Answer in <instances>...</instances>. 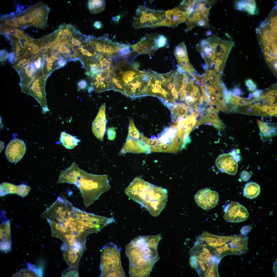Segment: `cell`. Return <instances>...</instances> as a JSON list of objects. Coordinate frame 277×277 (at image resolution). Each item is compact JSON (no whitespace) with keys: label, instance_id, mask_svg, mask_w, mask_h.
I'll use <instances>...</instances> for the list:
<instances>
[{"label":"cell","instance_id":"cell-29","mask_svg":"<svg viewBox=\"0 0 277 277\" xmlns=\"http://www.w3.org/2000/svg\"><path fill=\"white\" fill-rule=\"evenodd\" d=\"M60 141L62 145L68 149H72L76 147L81 140L65 132H62L60 135Z\"/></svg>","mask_w":277,"mask_h":277},{"label":"cell","instance_id":"cell-31","mask_svg":"<svg viewBox=\"0 0 277 277\" xmlns=\"http://www.w3.org/2000/svg\"><path fill=\"white\" fill-rule=\"evenodd\" d=\"M260 187L257 183L251 182L246 184L243 190V195L252 199L258 196L260 192Z\"/></svg>","mask_w":277,"mask_h":277},{"label":"cell","instance_id":"cell-37","mask_svg":"<svg viewBox=\"0 0 277 277\" xmlns=\"http://www.w3.org/2000/svg\"><path fill=\"white\" fill-rule=\"evenodd\" d=\"M140 137V133L136 127L133 119L132 118H130L128 134L127 138H131L135 140H138Z\"/></svg>","mask_w":277,"mask_h":277},{"label":"cell","instance_id":"cell-8","mask_svg":"<svg viewBox=\"0 0 277 277\" xmlns=\"http://www.w3.org/2000/svg\"><path fill=\"white\" fill-rule=\"evenodd\" d=\"M156 138L158 141L156 146L157 152L176 153L186 146L184 139L179 135L175 125L164 128Z\"/></svg>","mask_w":277,"mask_h":277},{"label":"cell","instance_id":"cell-10","mask_svg":"<svg viewBox=\"0 0 277 277\" xmlns=\"http://www.w3.org/2000/svg\"><path fill=\"white\" fill-rule=\"evenodd\" d=\"M165 11H156L140 6L137 8L132 24L136 29L146 27L151 28L160 26L164 20Z\"/></svg>","mask_w":277,"mask_h":277},{"label":"cell","instance_id":"cell-40","mask_svg":"<svg viewBox=\"0 0 277 277\" xmlns=\"http://www.w3.org/2000/svg\"><path fill=\"white\" fill-rule=\"evenodd\" d=\"M62 276V277L78 276L79 273L77 269L70 267L63 272Z\"/></svg>","mask_w":277,"mask_h":277},{"label":"cell","instance_id":"cell-3","mask_svg":"<svg viewBox=\"0 0 277 277\" xmlns=\"http://www.w3.org/2000/svg\"><path fill=\"white\" fill-rule=\"evenodd\" d=\"M150 77L145 96L157 97L166 106L179 100V94L175 84L174 71L165 74L157 73L150 69L146 71Z\"/></svg>","mask_w":277,"mask_h":277},{"label":"cell","instance_id":"cell-1","mask_svg":"<svg viewBox=\"0 0 277 277\" xmlns=\"http://www.w3.org/2000/svg\"><path fill=\"white\" fill-rule=\"evenodd\" d=\"M40 216L47 220L52 236L64 241L67 250L80 251L86 248L88 235L100 231L114 222L113 217L87 213L74 206L63 195L58 197Z\"/></svg>","mask_w":277,"mask_h":277},{"label":"cell","instance_id":"cell-33","mask_svg":"<svg viewBox=\"0 0 277 277\" xmlns=\"http://www.w3.org/2000/svg\"><path fill=\"white\" fill-rule=\"evenodd\" d=\"M105 2L104 0H89L88 7L91 13L96 14L103 11L105 8Z\"/></svg>","mask_w":277,"mask_h":277},{"label":"cell","instance_id":"cell-49","mask_svg":"<svg viewBox=\"0 0 277 277\" xmlns=\"http://www.w3.org/2000/svg\"><path fill=\"white\" fill-rule=\"evenodd\" d=\"M93 26L97 29H100L102 28V23L99 21H96L94 22Z\"/></svg>","mask_w":277,"mask_h":277},{"label":"cell","instance_id":"cell-35","mask_svg":"<svg viewBox=\"0 0 277 277\" xmlns=\"http://www.w3.org/2000/svg\"><path fill=\"white\" fill-rule=\"evenodd\" d=\"M174 54L177 62L189 58L184 42H182L175 47Z\"/></svg>","mask_w":277,"mask_h":277},{"label":"cell","instance_id":"cell-36","mask_svg":"<svg viewBox=\"0 0 277 277\" xmlns=\"http://www.w3.org/2000/svg\"><path fill=\"white\" fill-rule=\"evenodd\" d=\"M17 185L6 182L1 183L0 185V195L1 196L6 194H16Z\"/></svg>","mask_w":277,"mask_h":277},{"label":"cell","instance_id":"cell-38","mask_svg":"<svg viewBox=\"0 0 277 277\" xmlns=\"http://www.w3.org/2000/svg\"><path fill=\"white\" fill-rule=\"evenodd\" d=\"M31 190V187L25 184L17 185L16 194L22 197L26 196Z\"/></svg>","mask_w":277,"mask_h":277},{"label":"cell","instance_id":"cell-20","mask_svg":"<svg viewBox=\"0 0 277 277\" xmlns=\"http://www.w3.org/2000/svg\"><path fill=\"white\" fill-rule=\"evenodd\" d=\"M105 109L106 105L104 103L101 106L97 115L92 123L93 133L95 136L101 141H103L106 129Z\"/></svg>","mask_w":277,"mask_h":277},{"label":"cell","instance_id":"cell-12","mask_svg":"<svg viewBox=\"0 0 277 277\" xmlns=\"http://www.w3.org/2000/svg\"><path fill=\"white\" fill-rule=\"evenodd\" d=\"M50 10V8L47 5L40 2L23 12L31 19V25L44 29L46 27Z\"/></svg>","mask_w":277,"mask_h":277},{"label":"cell","instance_id":"cell-52","mask_svg":"<svg viewBox=\"0 0 277 277\" xmlns=\"http://www.w3.org/2000/svg\"><path fill=\"white\" fill-rule=\"evenodd\" d=\"M120 19V16L119 15L112 17V20L113 21L115 22H118Z\"/></svg>","mask_w":277,"mask_h":277},{"label":"cell","instance_id":"cell-45","mask_svg":"<svg viewBox=\"0 0 277 277\" xmlns=\"http://www.w3.org/2000/svg\"><path fill=\"white\" fill-rule=\"evenodd\" d=\"M252 172H248L246 171H243L241 174V177L245 181H247L251 176Z\"/></svg>","mask_w":277,"mask_h":277},{"label":"cell","instance_id":"cell-44","mask_svg":"<svg viewBox=\"0 0 277 277\" xmlns=\"http://www.w3.org/2000/svg\"><path fill=\"white\" fill-rule=\"evenodd\" d=\"M252 228V226L250 225L243 226L240 230L241 234L243 235L246 236L250 232Z\"/></svg>","mask_w":277,"mask_h":277},{"label":"cell","instance_id":"cell-53","mask_svg":"<svg viewBox=\"0 0 277 277\" xmlns=\"http://www.w3.org/2000/svg\"><path fill=\"white\" fill-rule=\"evenodd\" d=\"M0 152H1L4 148V143L2 141H0Z\"/></svg>","mask_w":277,"mask_h":277},{"label":"cell","instance_id":"cell-11","mask_svg":"<svg viewBox=\"0 0 277 277\" xmlns=\"http://www.w3.org/2000/svg\"><path fill=\"white\" fill-rule=\"evenodd\" d=\"M150 77L146 72L135 76L124 87L122 94L133 98L145 96Z\"/></svg>","mask_w":277,"mask_h":277},{"label":"cell","instance_id":"cell-25","mask_svg":"<svg viewBox=\"0 0 277 277\" xmlns=\"http://www.w3.org/2000/svg\"><path fill=\"white\" fill-rule=\"evenodd\" d=\"M257 122L260 129V138L263 142L270 141L273 137L276 135V123L263 122L258 120Z\"/></svg>","mask_w":277,"mask_h":277},{"label":"cell","instance_id":"cell-39","mask_svg":"<svg viewBox=\"0 0 277 277\" xmlns=\"http://www.w3.org/2000/svg\"><path fill=\"white\" fill-rule=\"evenodd\" d=\"M155 43L158 48L165 46L167 40L166 37L162 35H156L155 38Z\"/></svg>","mask_w":277,"mask_h":277},{"label":"cell","instance_id":"cell-27","mask_svg":"<svg viewBox=\"0 0 277 277\" xmlns=\"http://www.w3.org/2000/svg\"><path fill=\"white\" fill-rule=\"evenodd\" d=\"M127 153H144L142 147L138 140L127 138L126 142L119 153L121 155Z\"/></svg>","mask_w":277,"mask_h":277},{"label":"cell","instance_id":"cell-28","mask_svg":"<svg viewBox=\"0 0 277 277\" xmlns=\"http://www.w3.org/2000/svg\"><path fill=\"white\" fill-rule=\"evenodd\" d=\"M28 268L22 269L13 274L12 277H39L42 276V271L40 268H36L34 265L27 264Z\"/></svg>","mask_w":277,"mask_h":277},{"label":"cell","instance_id":"cell-6","mask_svg":"<svg viewBox=\"0 0 277 277\" xmlns=\"http://www.w3.org/2000/svg\"><path fill=\"white\" fill-rule=\"evenodd\" d=\"M167 200V190L151 183L140 192L137 203L156 217L164 208Z\"/></svg>","mask_w":277,"mask_h":277},{"label":"cell","instance_id":"cell-22","mask_svg":"<svg viewBox=\"0 0 277 277\" xmlns=\"http://www.w3.org/2000/svg\"><path fill=\"white\" fill-rule=\"evenodd\" d=\"M206 92L211 105L216 106L218 110L225 112H228V109L222 95L216 90L211 85L206 84L205 89Z\"/></svg>","mask_w":277,"mask_h":277},{"label":"cell","instance_id":"cell-15","mask_svg":"<svg viewBox=\"0 0 277 277\" xmlns=\"http://www.w3.org/2000/svg\"><path fill=\"white\" fill-rule=\"evenodd\" d=\"M26 150V144L23 141L19 138L14 139L7 145L5 155L9 161L16 163L23 157Z\"/></svg>","mask_w":277,"mask_h":277},{"label":"cell","instance_id":"cell-18","mask_svg":"<svg viewBox=\"0 0 277 277\" xmlns=\"http://www.w3.org/2000/svg\"><path fill=\"white\" fill-rule=\"evenodd\" d=\"M218 111L210 106L205 109L203 112L199 113L200 116V121L198 122L199 125L207 123L212 125L219 131L223 130L225 127L224 124L219 118Z\"/></svg>","mask_w":277,"mask_h":277},{"label":"cell","instance_id":"cell-2","mask_svg":"<svg viewBox=\"0 0 277 277\" xmlns=\"http://www.w3.org/2000/svg\"><path fill=\"white\" fill-rule=\"evenodd\" d=\"M160 234L139 236L125 246V253L129 262L130 277H148L155 262L159 259L157 247L161 239Z\"/></svg>","mask_w":277,"mask_h":277},{"label":"cell","instance_id":"cell-9","mask_svg":"<svg viewBox=\"0 0 277 277\" xmlns=\"http://www.w3.org/2000/svg\"><path fill=\"white\" fill-rule=\"evenodd\" d=\"M214 1L195 0L191 12L184 22L186 25V32L196 26L210 28L208 16Z\"/></svg>","mask_w":277,"mask_h":277},{"label":"cell","instance_id":"cell-17","mask_svg":"<svg viewBox=\"0 0 277 277\" xmlns=\"http://www.w3.org/2000/svg\"><path fill=\"white\" fill-rule=\"evenodd\" d=\"M112 77V71H104L94 74L91 80L94 90L96 92L100 93L113 90Z\"/></svg>","mask_w":277,"mask_h":277},{"label":"cell","instance_id":"cell-16","mask_svg":"<svg viewBox=\"0 0 277 277\" xmlns=\"http://www.w3.org/2000/svg\"><path fill=\"white\" fill-rule=\"evenodd\" d=\"M236 158L232 153L221 154L215 161L217 168L222 172L234 175L237 171L238 164Z\"/></svg>","mask_w":277,"mask_h":277},{"label":"cell","instance_id":"cell-50","mask_svg":"<svg viewBox=\"0 0 277 277\" xmlns=\"http://www.w3.org/2000/svg\"><path fill=\"white\" fill-rule=\"evenodd\" d=\"M232 92L235 95L239 96L242 93L241 90L238 88H234Z\"/></svg>","mask_w":277,"mask_h":277},{"label":"cell","instance_id":"cell-48","mask_svg":"<svg viewBox=\"0 0 277 277\" xmlns=\"http://www.w3.org/2000/svg\"><path fill=\"white\" fill-rule=\"evenodd\" d=\"M8 54L7 52L5 50H2L0 51L1 61L3 60H5L8 56Z\"/></svg>","mask_w":277,"mask_h":277},{"label":"cell","instance_id":"cell-21","mask_svg":"<svg viewBox=\"0 0 277 277\" xmlns=\"http://www.w3.org/2000/svg\"><path fill=\"white\" fill-rule=\"evenodd\" d=\"M81 170L76 162H73L69 167L61 171L57 183H67L75 184Z\"/></svg>","mask_w":277,"mask_h":277},{"label":"cell","instance_id":"cell-34","mask_svg":"<svg viewBox=\"0 0 277 277\" xmlns=\"http://www.w3.org/2000/svg\"><path fill=\"white\" fill-rule=\"evenodd\" d=\"M221 75L216 73L213 70H210L208 80L210 83L214 87L215 90L223 96L222 90L220 84L221 81Z\"/></svg>","mask_w":277,"mask_h":277},{"label":"cell","instance_id":"cell-24","mask_svg":"<svg viewBox=\"0 0 277 277\" xmlns=\"http://www.w3.org/2000/svg\"><path fill=\"white\" fill-rule=\"evenodd\" d=\"M248 237L241 235H233L231 241V252L232 254L241 255L248 251Z\"/></svg>","mask_w":277,"mask_h":277},{"label":"cell","instance_id":"cell-51","mask_svg":"<svg viewBox=\"0 0 277 277\" xmlns=\"http://www.w3.org/2000/svg\"><path fill=\"white\" fill-rule=\"evenodd\" d=\"M53 65V64L52 62L50 61H47L46 66V68L48 72H50L52 70V67Z\"/></svg>","mask_w":277,"mask_h":277},{"label":"cell","instance_id":"cell-30","mask_svg":"<svg viewBox=\"0 0 277 277\" xmlns=\"http://www.w3.org/2000/svg\"><path fill=\"white\" fill-rule=\"evenodd\" d=\"M236 6L237 9L244 10L251 15H254L258 13L256 3L255 0L239 1L236 3Z\"/></svg>","mask_w":277,"mask_h":277},{"label":"cell","instance_id":"cell-13","mask_svg":"<svg viewBox=\"0 0 277 277\" xmlns=\"http://www.w3.org/2000/svg\"><path fill=\"white\" fill-rule=\"evenodd\" d=\"M224 219L227 222H238L246 220L249 213L244 206L238 202L232 201L224 207Z\"/></svg>","mask_w":277,"mask_h":277},{"label":"cell","instance_id":"cell-46","mask_svg":"<svg viewBox=\"0 0 277 277\" xmlns=\"http://www.w3.org/2000/svg\"><path fill=\"white\" fill-rule=\"evenodd\" d=\"M77 85L79 89L84 90L87 87V83L85 80H82L78 82Z\"/></svg>","mask_w":277,"mask_h":277},{"label":"cell","instance_id":"cell-23","mask_svg":"<svg viewBox=\"0 0 277 277\" xmlns=\"http://www.w3.org/2000/svg\"><path fill=\"white\" fill-rule=\"evenodd\" d=\"M10 221L7 220L0 225V250L7 252L11 251V236Z\"/></svg>","mask_w":277,"mask_h":277},{"label":"cell","instance_id":"cell-7","mask_svg":"<svg viewBox=\"0 0 277 277\" xmlns=\"http://www.w3.org/2000/svg\"><path fill=\"white\" fill-rule=\"evenodd\" d=\"M100 269L101 277H126L122 266L120 250L112 243L103 247Z\"/></svg>","mask_w":277,"mask_h":277},{"label":"cell","instance_id":"cell-14","mask_svg":"<svg viewBox=\"0 0 277 277\" xmlns=\"http://www.w3.org/2000/svg\"><path fill=\"white\" fill-rule=\"evenodd\" d=\"M197 205L205 210H208L215 207L219 200V195L216 192L207 189L199 191L194 196Z\"/></svg>","mask_w":277,"mask_h":277},{"label":"cell","instance_id":"cell-43","mask_svg":"<svg viewBox=\"0 0 277 277\" xmlns=\"http://www.w3.org/2000/svg\"><path fill=\"white\" fill-rule=\"evenodd\" d=\"M107 134L108 139L113 140L115 138L116 135V131L114 127L109 128L107 131Z\"/></svg>","mask_w":277,"mask_h":277},{"label":"cell","instance_id":"cell-54","mask_svg":"<svg viewBox=\"0 0 277 277\" xmlns=\"http://www.w3.org/2000/svg\"><path fill=\"white\" fill-rule=\"evenodd\" d=\"M212 31L210 30L208 31L206 33V35L207 36H210L212 34Z\"/></svg>","mask_w":277,"mask_h":277},{"label":"cell","instance_id":"cell-26","mask_svg":"<svg viewBox=\"0 0 277 277\" xmlns=\"http://www.w3.org/2000/svg\"><path fill=\"white\" fill-rule=\"evenodd\" d=\"M167 107L170 111L171 116L174 122L179 118H185L189 112H190L189 107L182 103L175 102L170 105Z\"/></svg>","mask_w":277,"mask_h":277},{"label":"cell","instance_id":"cell-32","mask_svg":"<svg viewBox=\"0 0 277 277\" xmlns=\"http://www.w3.org/2000/svg\"><path fill=\"white\" fill-rule=\"evenodd\" d=\"M191 11L189 12H184L179 10L177 7H175V10L172 15V27L174 28L180 24L184 22Z\"/></svg>","mask_w":277,"mask_h":277},{"label":"cell","instance_id":"cell-4","mask_svg":"<svg viewBox=\"0 0 277 277\" xmlns=\"http://www.w3.org/2000/svg\"><path fill=\"white\" fill-rule=\"evenodd\" d=\"M74 185L80 191L85 208L92 204L102 194L111 188L107 174H93L82 170Z\"/></svg>","mask_w":277,"mask_h":277},{"label":"cell","instance_id":"cell-41","mask_svg":"<svg viewBox=\"0 0 277 277\" xmlns=\"http://www.w3.org/2000/svg\"><path fill=\"white\" fill-rule=\"evenodd\" d=\"M165 17L163 21L160 25V26H166L168 27L172 26V15L165 14Z\"/></svg>","mask_w":277,"mask_h":277},{"label":"cell","instance_id":"cell-47","mask_svg":"<svg viewBox=\"0 0 277 277\" xmlns=\"http://www.w3.org/2000/svg\"><path fill=\"white\" fill-rule=\"evenodd\" d=\"M66 61L64 58L61 56L59 57L57 62V64L60 67L64 66L66 63Z\"/></svg>","mask_w":277,"mask_h":277},{"label":"cell","instance_id":"cell-42","mask_svg":"<svg viewBox=\"0 0 277 277\" xmlns=\"http://www.w3.org/2000/svg\"><path fill=\"white\" fill-rule=\"evenodd\" d=\"M245 84L250 91L254 92L256 88V85L251 79L246 80L245 82Z\"/></svg>","mask_w":277,"mask_h":277},{"label":"cell","instance_id":"cell-5","mask_svg":"<svg viewBox=\"0 0 277 277\" xmlns=\"http://www.w3.org/2000/svg\"><path fill=\"white\" fill-rule=\"evenodd\" d=\"M277 17L276 8L274 7L256 29L259 42L269 64L277 62Z\"/></svg>","mask_w":277,"mask_h":277},{"label":"cell","instance_id":"cell-19","mask_svg":"<svg viewBox=\"0 0 277 277\" xmlns=\"http://www.w3.org/2000/svg\"><path fill=\"white\" fill-rule=\"evenodd\" d=\"M156 36L154 34H147L137 43L131 46V48L132 50L140 54H154L158 48L155 43Z\"/></svg>","mask_w":277,"mask_h":277}]
</instances>
